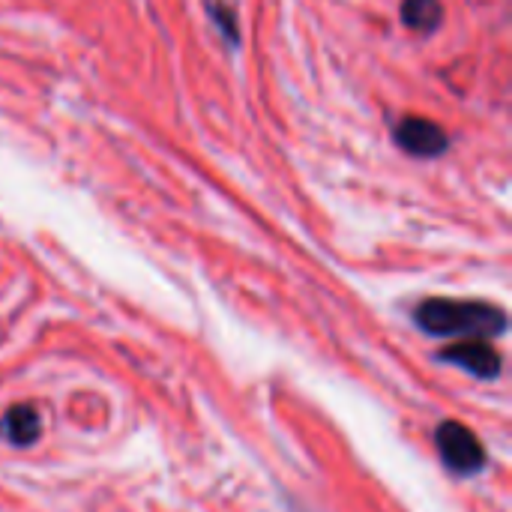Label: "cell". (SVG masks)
I'll list each match as a JSON object with an SVG mask.
<instances>
[{
  "instance_id": "5b68a950",
  "label": "cell",
  "mask_w": 512,
  "mask_h": 512,
  "mask_svg": "<svg viewBox=\"0 0 512 512\" xmlns=\"http://www.w3.org/2000/svg\"><path fill=\"white\" fill-rule=\"evenodd\" d=\"M39 429H42V423H39V411L33 405H15L0 420V435L6 441H12L15 447L33 444L39 438Z\"/></svg>"
},
{
  "instance_id": "6da1fadb",
  "label": "cell",
  "mask_w": 512,
  "mask_h": 512,
  "mask_svg": "<svg viewBox=\"0 0 512 512\" xmlns=\"http://www.w3.org/2000/svg\"><path fill=\"white\" fill-rule=\"evenodd\" d=\"M417 324L432 336H468V339H489L507 330L504 309L480 300H450L435 297L417 309Z\"/></svg>"
},
{
  "instance_id": "3957f363",
  "label": "cell",
  "mask_w": 512,
  "mask_h": 512,
  "mask_svg": "<svg viewBox=\"0 0 512 512\" xmlns=\"http://www.w3.org/2000/svg\"><path fill=\"white\" fill-rule=\"evenodd\" d=\"M396 141L411 156H441L447 150V132L429 117H405L396 126Z\"/></svg>"
},
{
  "instance_id": "277c9868",
  "label": "cell",
  "mask_w": 512,
  "mask_h": 512,
  "mask_svg": "<svg viewBox=\"0 0 512 512\" xmlns=\"http://www.w3.org/2000/svg\"><path fill=\"white\" fill-rule=\"evenodd\" d=\"M441 357L447 363H456L468 372H474L477 378H495L501 372V354L486 342V339H465L456 342L450 348L441 351Z\"/></svg>"
},
{
  "instance_id": "7a4b0ae2",
  "label": "cell",
  "mask_w": 512,
  "mask_h": 512,
  "mask_svg": "<svg viewBox=\"0 0 512 512\" xmlns=\"http://www.w3.org/2000/svg\"><path fill=\"white\" fill-rule=\"evenodd\" d=\"M435 444H438V453L447 462V468L456 474H474L486 462V450H483L480 438L456 420H447L438 426Z\"/></svg>"
},
{
  "instance_id": "8992f818",
  "label": "cell",
  "mask_w": 512,
  "mask_h": 512,
  "mask_svg": "<svg viewBox=\"0 0 512 512\" xmlns=\"http://www.w3.org/2000/svg\"><path fill=\"white\" fill-rule=\"evenodd\" d=\"M444 18V9H441V0H405L402 3V21L417 30V33H432L438 30Z\"/></svg>"
}]
</instances>
